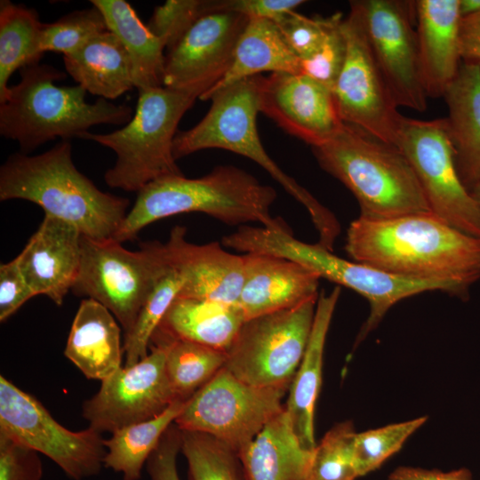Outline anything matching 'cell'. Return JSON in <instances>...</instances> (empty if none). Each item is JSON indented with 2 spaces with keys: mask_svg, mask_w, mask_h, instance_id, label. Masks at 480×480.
Masks as SVG:
<instances>
[{
  "mask_svg": "<svg viewBox=\"0 0 480 480\" xmlns=\"http://www.w3.org/2000/svg\"><path fill=\"white\" fill-rule=\"evenodd\" d=\"M342 18L329 30L318 48L301 60V72L332 91L343 68L347 56V40L342 29Z\"/></svg>",
  "mask_w": 480,
  "mask_h": 480,
  "instance_id": "41",
  "label": "cell"
},
{
  "mask_svg": "<svg viewBox=\"0 0 480 480\" xmlns=\"http://www.w3.org/2000/svg\"><path fill=\"white\" fill-rule=\"evenodd\" d=\"M12 199L32 202L94 240L114 238L129 206L128 199L103 192L77 170L70 140L39 155H10L0 168V200Z\"/></svg>",
  "mask_w": 480,
  "mask_h": 480,
  "instance_id": "2",
  "label": "cell"
},
{
  "mask_svg": "<svg viewBox=\"0 0 480 480\" xmlns=\"http://www.w3.org/2000/svg\"><path fill=\"white\" fill-rule=\"evenodd\" d=\"M0 435L44 454L74 480L100 473L106 447L101 433L72 431L60 424L32 395L0 376Z\"/></svg>",
  "mask_w": 480,
  "mask_h": 480,
  "instance_id": "13",
  "label": "cell"
},
{
  "mask_svg": "<svg viewBox=\"0 0 480 480\" xmlns=\"http://www.w3.org/2000/svg\"><path fill=\"white\" fill-rule=\"evenodd\" d=\"M165 344L152 343L146 357L102 380L99 391L82 405L89 427L112 434L152 419L178 401L165 373Z\"/></svg>",
  "mask_w": 480,
  "mask_h": 480,
  "instance_id": "16",
  "label": "cell"
},
{
  "mask_svg": "<svg viewBox=\"0 0 480 480\" xmlns=\"http://www.w3.org/2000/svg\"><path fill=\"white\" fill-rule=\"evenodd\" d=\"M102 13L108 29L124 45L131 61L132 79L139 90L164 86V45L125 0H91Z\"/></svg>",
  "mask_w": 480,
  "mask_h": 480,
  "instance_id": "30",
  "label": "cell"
},
{
  "mask_svg": "<svg viewBox=\"0 0 480 480\" xmlns=\"http://www.w3.org/2000/svg\"><path fill=\"white\" fill-rule=\"evenodd\" d=\"M342 18L340 12L328 17H308L292 11L276 24L286 44L301 61L318 48L329 30Z\"/></svg>",
  "mask_w": 480,
  "mask_h": 480,
  "instance_id": "40",
  "label": "cell"
},
{
  "mask_svg": "<svg viewBox=\"0 0 480 480\" xmlns=\"http://www.w3.org/2000/svg\"><path fill=\"white\" fill-rule=\"evenodd\" d=\"M121 325L98 301L84 299L76 313L65 356L91 380H106L122 367Z\"/></svg>",
  "mask_w": 480,
  "mask_h": 480,
  "instance_id": "25",
  "label": "cell"
},
{
  "mask_svg": "<svg viewBox=\"0 0 480 480\" xmlns=\"http://www.w3.org/2000/svg\"><path fill=\"white\" fill-rule=\"evenodd\" d=\"M388 480H473L469 469L460 468L444 472L415 467H398L390 473Z\"/></svg>",
  "mask_w": 480,
  "mask_h": 480,
  "instance_id": "47",
  "label": "cell"
},
{
  "mask_svg": "<svg viewBox=\"0 0 480 480\" xmlns=\"http://www.w3.org/2000/svg\"><path fill=\"white\" fill-rule=\"evenodd\" d=\"M182 284L180 276L171 267L156 284L132 330L124 335V367L132 366L148 356L151 338L178 297Z\"/></svg>",
  "mask_w": 480,
  "mask_h": 480,
  "instance_id": "35",
  "label": "cell"
},
{
  "mask_svg": "<svg viewBox=\"0 0 480 480\" xmlns=\"http://www.w3.org/2000/svg\"><path fill=\"white\" fill-rule=\"evenodd\" d=\"M244 276L237 305L245 319L296 307L318 298L320 277L292 260L244 253Z\"/></svg>",
  "mask_w": 480,
  "mask_h": 480,
  "instance_id": "21",
  "label": "cell"
},
{
  "mask_svg": "<svg viewBox=\"0 0 480 480\" xmlns=\"http://www.w3.org/2000/svg\"><path fill=\"white\" fill-rule=\"evenodd\" d=\"M152 344V343H151ZM166 345L165 373L176 400L188 401L225 365L227 353L186 340Z\"/></svg>",
  "mask_w": 480,
  "mask_h": 480,
  "instance_id": "33",
  "label": "cell"
},
{
  "mask_svg": "<svg viewBox=\"0 0 480 480\" xmlns=\"http://www.w3.org/2000/svg\"><path fill=\"white\" fill-rule=\"evenodd\" d=\"M169 269L164 244L151 242L140 251H129L114 238L94 240L82 236L81 264L71 291L106 307L125 335Z\"/></svg>",
  "mask_w": 480,
  "mask_h": 480,
  "instance_id": "9",
  "label": "cell"
},
{
  "mask_svg": "<svg viewBox=\"0 0 480 480\" xmlns=\"http://www.w3.org/2000/svg\"><path fill=\"white\" fill-rule=\"evenodd\" d=\"M319 165L356 198L360 217L380 220L431 212L416 174L395 145L343 124L312 148Z\"/></svg>",
  "mask_w": 480,
  "mask_h": 480,
  "instance_id": "5",
  "label": "cell"
},
{
  "mask_svg": "<svg viewBox=\"0 0 480 480\" xmlns=\"http://www.w3.org/2000/svg\"><path fill=\"white\" fill-rule=\"evenodd\" d=\"M420 73L428 98L443 97L461 64L460 0L415 1Z\"/></svg>",
  "mask_w": 480,
  "mask_h": 480,
  "instance_id": "22",
  "label": "cell"
},
{
  "mask_svg": "<svg viewBox=\"0 0 480 480\" xmlns=\"http://www.w3.org/2000/svg\"><path fill=\"white\" fill-rule=\"evenodd\" d=\"M461 16L480 11V0H460Z\"/></svg>",
  "mask_w": 480,
  "mask_h": 480,
  "instance_id": "48",
  "label": "cell"
},
{
  "mask_svg": "<svg viewBox=\"0 0 480 480\" xmlns=\"http://www.w3.org/2000/svg\"><path fill=\"white\" fill-rule=\"evenodd\" d=\"M443 98L457 172L470 192L480 181V63L461 61Z\"/></svg>",
  "mask_w": 480,
  "mask_h": 480,
  "instance_id": "26",
  "label": "cell"
},
{
  "mask_svg": "<svg viewBox=\"0 0 480 480\" xmlns=\"http://www.w3.org/2000/svg\"><path fill=\"white\" fill-rule=\"evenodd\" d=\"M248 21L246 16L228 11L200 18L167 50L164 86L200 98L228 72Z\"/></svg>",
  "mask_w": 480,
  "mask_h": 480,
  "instance_id": "17",
  "label": "cell"
},
{
  "mask_svg": "<svg viewBox=\"0 0 480 480\" xmlns=\"http://www.w3.org/2000/svg\"><path fill=\"white\" fill-rule=\"evenodd\" d=\"M427 420L425 416L419 417L360 433L356 432L351 451L358 477L378 469L403 447L407 439Z\"/></svg>",
  "mask_w": 480,
  "mask_h": 480,
  "instance_id": "36",
  "label": "cell"
},
{
  "mask_svg": "<svg viewBox=\"0 0 480 480\" xmlns=\"http://www.w3.org/2000/svg\"><path fill=\"white\" fill-rule=\"evenodd\" d=\"M317 300L245 320L224 367L251 385L289 388L309 340Z\"/></svg>",
  "mask_w": 480,
  "mask_h": 480,
  "instance_id": "10",
  "label": "cell"
},
{
  "mask_svg": "<svg viewBox=\"0 0 480 480\" xmlns=\"http://www.w3.org/2000/svg\"><path fill=\"white\" fill-rule=\"evenodd\" d=\"M132 119L108 133L85 132L78 139L94 141L116 154L104 175L110 188L139 192L158 178L182 174L173 155L177 127L197 95L164 86L139 90Z\"/></svg>",
  "mask_w": 480,
  "mask_h": 480,
  "instance_id": "7",
  "label": "cell"
},
{
  "mask_svg": "<svg viewBox=\"0 0 480 480\" xmlns=\"http://www.w3.org/2000/svg\"><path fill=\"white\" fill-rule=\"evenodd\" d=\"M251 252L271 254L296 261L320 278L351 289L369 303L370 313L356 339L361 342L381 322L397 302L409 297L440 291L465 299L469 288L455 281L414 278L388 273L355 260L340 258L318 244H307L293 237L290 230L257 227L247 237Z\"/></svg>",
  "mask_w": 480,
  "mask_h": 480,
  "instance_id": "8",
  "label": "cell"
},
{
  "mask_svg": "<svg viewBox=\"0 0 480 480\" xmlns=\"http://www.w3.org/2000/svg\"><path fill=\"white\" fill-rule=\"evenodd\" d=\"M176 226L164 244L169 266L183 284L178 297L237 305L244 276V254L225 251L218 242L195 244Z\"/></svg>",
  "mask_w": 480,
  "mask_h": 480,
  "instance_id": "19",
  "label": "cell"
},
{
  "mask_svg": "<svg viewBox=\"0 0 480 480\" xmlns=\"http://www.w3.org/2000/svg\"><path fill=\"white\" fill-rule=\"evenodd\" d=\"M288 390L245 383L223 367L187 401L174 423L181 430L211 435L238 455L284 408Z\"/></svg>",
  "mask_w": 480,
  "mask_h": 480,
  "instance_id": "11",
  "label": "cell"
},
{
  "mask_svg": "<svg viewBox=\"0 0 480 480\" xmlns=\"http://www.w3.org/2000/svg\"><path fill=\"white\" fill-rule=\"evenodd\" d=\"M395 146L412 165L431 212L480 239V210L459 177L445 118L403 116Z\"/></svg>",
  "mask_w": 480,
  "mask_h": 480,
  "instance_id": "12",
  "label": "cell"
},
{
  "mask_svg": "<svg viewBox=\"0 0 480 480\" xmlns=\"http://www.w3.org/2000/svg\"><path fill=\"white\" fill-rule=\"evenodd\" d=\"M180 445V429L173 423L164 432L146 463L150 480H180L177 469Z\"/></svg>",
  "mask_w": 480,
  "mask_h": 480,
  "instance_id": "44",
  "label": "cell"
},
{
  "mask_svg": "<svg viewBox=\"0 0 480 480\" xmlns=\"http://www.w3.org/2000/svg\"><path fill=\"white\" fill-rule=\"evenodd\" d=\"M188 480H246L237 453L206 433L180 429Z\"/></svg>",
  "mask_w": 480,
  "mask_h": 480,
  "instance_id": "34",
  "label": "cell"
},
{
  "mask_svg": "<svg viewBox=\"0 0 480 480\" xmlns=\"http://www.w3.org/2000/svg\"><path fill=\"white\" fill-rule=\"evenodd\" d=\"M19 71L20 82L0 102V134L16 141L22 153L57 138L78 139L95 125H125L133 116L127 104L102 98L87 102V92L79 84L56 85L67 75L53 66L38 62Z\"/></svg>",
  "mask_w": 480,
  "mask_h": 480,
  "instance_id": "4",
  "label": "cell"
},
{
  "mask_svg": "<svg viewBox=\"0 0 480 480\" xmlns=\"http://www.w3.org/2000/svg\"><path fill=\"white\" fill-rule=\"evenodd\" d=\"M39 453L0 435V480H42Z\"/></svg>",
  "mask_w": 480,
  "mask_h": 480,
  "instance_id": "42",
  "label": "cell"
},
{
  "mask_svg": "<svg viewBox=\"0 0 480 480\" xmlns=\"http://www.w3.org/2000/svg\"><path fill=\"white\" fill-rule=\"evenodd\" d=\"M470 194L480 210V181L470 190Z\"/></svg>",
  "mask_w": 480,
  "mask_h": 480,
  "instance_id": "49",
  "label": "cell"
},
{
  "mask_svg": "<svg viewBox=\"0 0 480 480\" xmlns=\"http://www.w3.org/2000/svg\"><path fill=\"white\" fill-rule=\"evenodd\" d=\"M245 320L238 305L177 297L150 344L186 340L227 353Z\"/></svg>",
  "mask_w": 480,
  "mask_h": 480,
  "instance_id": "23",
  "label": "cell"
},
{
  "mask_svg": "<svg viewBox=\"0 0 480 480\" xmlns=\"http://www.w3.org/2000/svg\"><path fill=\"white\" fill-rule=\"evenodd\" d=\"M43 22L37 12L9 0L0 2V102L9 92L8 82L16 70L40 62Z\"/></svg>",
  "mask_w": 480,
  "mask_h": 480,
  "instance_id": "32",
  "label": "cell"
},
{
  "mask_svg": "<svg viewBox=\"0 0 480 480\" xmlns=\"http://www.w3.org/2000/svg\"><path fill=\"white\" fill-rule=\"evenodd\" d=\"M68 74L86 92L116 100L135 88L130 58L120 40L109 30L63 56Z\"/></svg>",
  "mask_w": 480,
  "mask_h": 480,
  "instance_id": "29",
  "label": "cell"
},
{
  "mask_svg": "<svg viewBox=\"0 0 480 480\" xmlns=\"http://www.w3.org/2000/svg\"><path fill=\"white\" fill-rule=\"evenodd\" d=\"M312 455L300 444L284 408L238 457L246 480H305Z\"/></svg>",
  "mask_w": 480,
  "mask_h": 480,
  "instance_id": "27",
  "label": "cell"
},
{
  "mask_svg": "<svg viewBox=\"0 0 480 480\" xmlns=\"http://www.w3.org/2000/svg\"><path fill=\"white\" fill-rule=\"evenodd\" d=\"M340 294L335 287L329 294H319L309 340L289 388L284 405L292 428L302 447L314 451L315 406L322 385L324 350L326 335Z\"/></svg>",
  "mask_w": 480,
  "mask_h": 480,
  "instance_id": "24",
  "label": "cell"
},
{
  "mask_svg": "<svg viewBox=\"0 0 480 480\" xmlns=\"http://www.w3.org/2000/svg\"><path fill=\"white\" fill-rule=\"evenodd\" d=\"M260 112L311 148L329 140L344 124L332 91L302 73L262 76Z\"/></svg>",
  "mask_w": 480,
  "mask_h": 480,
  "instance_id": "18",
  "label": "cell"
},
{
  "mask_svg": "<svg viewBox=\"0 0 480 480\" xmlns=\"http://www.w3.org/2000/svg\"><path fill=\"white\" fill-rule=\"evenodd\" d=\"M81 240L77 228L44 215L17 256L21 273L36 296L45 295L58 306L63 303L78 276Z\"/></svg>",
  "mask_w": 480,
  "mask_h": 480,
  "instance_id": "20",
  "label": "cell"
},
{
  "mask_svg": "<svg viewBox=\"0 0 480 480\" xmlns=\"http://www.w3.org/2000/svg\"><path fill=\"white\" fill-rule=\"evenodd\" d=\"M376 63L397 107L423 112L415 1L355 0Z\"/></svg>",
  "mask_w": 480,
  "mask_h": 480,
  "instance_id": "15",
  "label": "cell"
},
{
  "mask_svg": "<svg viewBox=\"0 0 480 480\" xmlns=\"http://www.w3.org/2000/svg\"><path fill=\"white\" fill-rule=\"evenodd\" d=\"M102 13L91 8L73 11L51 23H43L40 31V48L45 52L70 55L96 36L108 31Z\"/></svg>",
  "mask_w": 480,
  "mask_h": 480,
  "instance_id": "37",
  "label": "cell"
},
{
  "mask_svg": "<svg viewBox=\"0 0 480 480\" xmlns=\"http://www.w3.org/2000/svg\"><path fill=\"white\" fill-rule=\"evenodd\" d=\"M276 198L274 188L231 165L217 166L196 179L183 174L164 176L138 192L114 239L132 240L146 226L185 212L205 213L228 225L258 222L269 229H289L270 213Z\"/></svg>",
  "mask_w": 480,
  "mask_h": 480,
  "instance_id": "3",
  "label": "cell"
},
{
  "mask_svg": "<svg viewBox=\"0 0 480 480\" xmlns=\"http://www.w3.org/2000/svg\"><path fill=\"white\" fill-rule=\"evenodd\" d=\"M355 433L350 421L332 427L316 444L305 480H356L351 451Z\"/></svg>",
  "mask_w": 480,
  "mask_h": 480,
  "instance_id": "38",
  "label": "cell"
},
{
  "mask_svg": "<svg viewBox=\"0 0 480 480\" xmlns=\"http://www.w3.org/2000/svg\"><path fill=\"white\" fill-rule=\"evenodd\" d=\"M35 293L21 273L18 257L0 266V321L4 322Z\"/></svg>",
  "mask_w": 480,
  "mask_h": 480,
  "instance_id": "43",
  "label": "cell"
},
{
  "mask_svg": "<svg viewBox=\"0 0 480 480\" xmlns=\"http://www.w3.org/2000/svg\"><path fill=\"white\" fill-rule=\"evenodd\" d=\"M460 51L461 61L480 63V11L461 16Z\"/></svg>",
  "mask_w": 480,
  "mask_h": 480,
  "instance_id": "46",
  "label": "cell"
},
{
  "mask_svg": "<svg viewBox=\"0 0 480 480\" xmlns=\"http://www.w3.org/2000/svg\"><path fill=\"white\" fill-rule=\"evenodd\" d=\"M343 19L347 56L332 90L339 115L345 124L395 145L403 116L376 63L360 12L354 1Z\"/></svg>",
  "mask_w": 480,
  "mask_h": 480,
  "instance_id": "14",
  "label": "cell"
},
{
  "mask_svg": "<svg viewBox=\"0 0 480 480\" xmlns=\"http://www.w3.org/2000/svg\"><path fill=\"white\" fill-rule=\"evenodd\" d=\"M187 401H175L156 417L116 430L104 439L106 468L120 473L124 480H139L149 456L168 428L185 408Z\"/></svg>",
  "mask_w": 480,
  "mask_h": 480,
  "instance_id": "31",
  "label": "cell"
},
{
  "mask_svg": "<svg viewBox=\"0 0 480 480\" xmlns=\"http://www.w3.org/2000/svg\"><path fill=\"white\" fill-rule=\"evenodd\" d=\"M306 3L302 0H217V11L234 12L248 19L277 22L285 14Z\"/></svg>",
  "mask_w": 480,
  "mask_h": 480,
  "instance_id": "45",
  "label": "cell"
},
{
  "mask_svg": "<svg viewBox=\"0 0 480 480\" xmlns=\"http://www.w3.org/2000/svg\"><path fill=\"white\" fill-rule=\"evenodd\" d=\"M267 71L300 74L301 61L286 44L275 22L249 19L236 44L228 72L199 99L208 100L212 93Z\"/></svg>",
  "mask_w": 480,
  "mask_h": 480,
  "instance_id": "28",
  "label": "cell"
},
{
  "mask_svg": "<svg viewBox=\"0 0 480 480\" xmlns=\"http://www.w3.org/2000/svg\"><path fill=\"white\" fill-rule=\"evenodd\" d=\"M216 4L217 0H167L155 7L147 26L169 50L200 18L217 12Z\"/></svg>",
  "mask_w": 480,
  "mask_h": 480,
  "instance_id": "39",
  "label": "cell"
},
{
  "mask_svg": "<svg viewBox=\"0 0 480 480\" xmlns=\"http://www.w3.org/2000/svg\"><path fill=\"white\" fill-rule=\"evenodd\" d=\"M262 76L243 79L212 93L206 115L192 128L178 132L175 159L207 148H221L244 156L261 166L308 211L318 233V243L332 251L340 225L334 214L285 173L266 152L257 130Z\"/></svg>",
  "mask_w": 480,
  "mask_h": 480,
  "instance_id": "6",
  "label": "cell"
},
{
  "mask_svg": "<svg viewBox=\"0 0 480 480\" xmlns=\"http://www.w3.org/2000/svg\"><path fill=\"white\" fill-rule=\"evenodd\" d=\"M345 251L352 260L402 276L447 279L469 289L480 279V239L432 212L359 216L347 230Z\"/></svg>",
  "mask_w": 480,
  "mask_h": 480,
  "instance_id": "1",
  "label": "cell"
}]
</instances>
